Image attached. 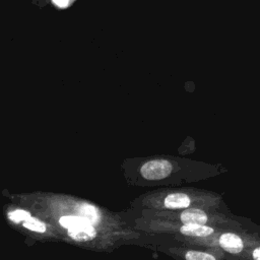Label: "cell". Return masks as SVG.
<instances>
[{"label": "cell", "instance_id": "cell-1", "mask_svg": "<svg viewBox=\"0 0 260 260\" xmlns=\"http://www.w3.org/2000/svg\"><path fill=\"white\" fill-rule=\"evenodd\" d=\"M173 170L172 164L167 159H152L145 162L141 169L140 173L142 177L146 180H161L168 177Z\"/></svg>", "mask_w": 260, "mask_h": 260}, {"label": "cell", "instance_id": "cell-2", "mask_svg": "<svg viewBox=\"0 0 260 260\" xmlns=\"http://www.w3.org/2000/svg\"><path fill=\"white\" fill-rule=\"evenodd\" d=\"M219 244L221 248L232 254H238L243 250V241L242 239L232 233H225L219 238Z\"/></svg>", "mask_w": 260, "mask_h": 260}, {"label": "cell", "instance_id": "cell-3", "mask_svg": "<svg viewBox=\"0 0 260 260\" xmlns=\"http://www.w3.org/2000/svg\"><path fill=\"white\" fill-rule=\"evenodd\" d=\"M68 235L70 238L76 241H89L95 237L96 233L91 223H84L68 229Z\"/></svg>", "mask_w": 260, "mask_h": 260}, {"label": "cell", "instance_id": "cell-4", "mask_svg": "<svg viewBox=\"0 0 260 260\" xmlns=\"http://www.w3.org/2000/svg\"><path fill=\"white\" fill-rule=\"evenodd\" d=\"M180 219L185 224L188 223H197V224H204L207 221V215L206 213L197 208H187L185 209L181 215Z\"/></svg>", "mask_w": 260, "mask_h": 260}, {"label": "cell", "instance_id": "cell-5", "mask_svg": "<svg viewBox=\"0 0 260 260\" xmlns=\"http://www.w3.org/2000/svg\"><path fill=\"white\" fill-rule=\"evenodd\" d=\"M165 206L170 209L187 208L189 207L191 200L187 194L184 193H172L165 198Z\"/></svg>", "mask_w": 260, "mask_h": 260}, {"label": "cell", "instance_id": "cell-6", "mask_svg": "<svg viewBox=\"0 0 260 260\" xmlns=\"http://www.w3.org/2000/svg\"><path fill=\"white\" fill-rule=\"evenodd\" d=\"M180 232L183 235L193 236V237H206L213 233V229L206 226L204 224H197V223H188L184 224L180 228Z\"/></svg>", "mask_w": 260, "mask_h": 260}, {"label": "cell", "instance_id": "cell-7", "mask_svg": "<svg viewBox=\"0 0 260 260\" xmlns=\"http://www.w3.org/2000/svg\"><path fill=\"white\" fill-rule=\"evenodd\" d=\"M59 222L63 228H66V229L75 228L84 223H90L81 215H65L60 218Z\"/></svg>", "mask_w": 260, "mask_h": 260}, {"label": "cell", "instance_id": "cell-8", "mask_svg": "<svg viewBox=\"0 0 260 260\" xmlns=\"http://www.w3.org/2000/svg\"><path fill=\"white\" fill-rule=\"evenodd\" d=\"M79 210H80V215L82 217H84L87 221H89L90 223L98 221L99 213L94 206L89 205V204H82L80 206Z\"/></svg>", "mask_w": 260, "mask_h": 260}, {"label": "cell", "instance_id": "cell-9", "mask_svg": "<svg viewBox=\"0 0 260 260\" xmlns=\"http://www.w3.org/2000/svg\"><path fill=\"white\" fill-rule=\"evenodd\" d=\"M23 226L30 230V231H34V232H37V233H45L46 232V224L41 221L40 219H38L37 217H28L27 219H25L23 221Z\"/></svg>", "mask_w": 260, "mask_h": 260}, {"label": "cell", "instance_id": "cell-10", "mask_svg": "<svg viewBox=\"0 0 260 260\" xmlns=\"http://www.w3.org/2000/svg\"><path fill=\"white\" fill-rule=\"evenodd\" d=\"M186 260H215L214 256L205 252L188 251L185 255Z\"/></svg>", "mask_w": 260, "mask_h": 260}, {"label": "cell", "instance_id": "cell-11", "mask_svg": "<svg viewBox=\"0 0 260 260\" xmlns=\"http://www.w3.org/2000/svg\"><path fill=\"white\" fill-rule=\"evenodd\" d=\"M8 217L10 220H12L14 222H20V221H24L25 219L30 217V213L23 209H16L14 211L9 212Z\"/></svg>", "mask_w": 260, "mask_h": 260}, {"label": "cell", "instance_id": "cell-12", "mask_svg": "<svg viewBox=\"0 0 260 260\" xmlns=\"http://www.w3.org/2000/svg\"><path fill=\"white\" fill-rule=\"evenodd\" d=\"M73 0H52V2L57 6V7H60V8H66L68 7L71 3H72Z\"/></svg>", "mask_w": 260, "mask_h": 260}, {"label": "cell", "instance_id": "cell-13", "mask_svg": "<svg viewBox=\"0 0 260 260\" xmlns=\"http://www.w3.org/2000/svg\"><path fill=\"white\" fill-rule=\"evenodd\" d=\"M253 258L255 260H260V247L259 248H256L254 251H253V254H252Z\"/></svg>", "mask_w": 260, "mask_h": 260}]
</instances>
